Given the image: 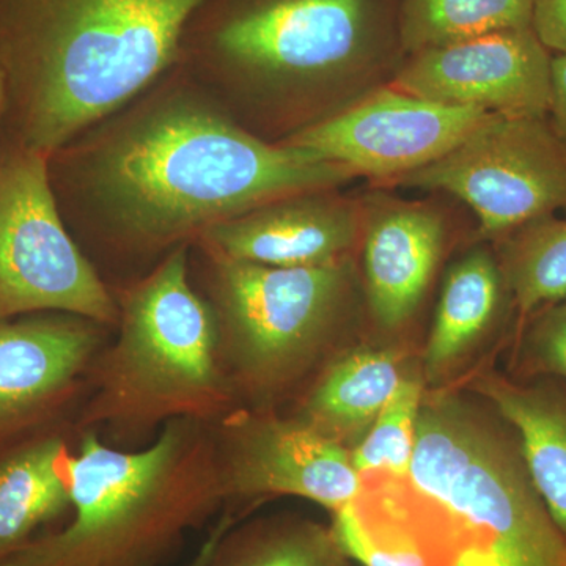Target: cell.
<instances>
[{
    "label": "cell",
    "mask_w": 566,
    "mask_h": 566,
    "mask_svg": "<svg viewBox=\"0 0 566 566\" xmlns=\"http://www.w3.org/2000/svg\"><path fill=\"white\" fill-rule=\"evenodd\" d=\"M48 174L76 243L118 274L111 289L216 223L354 177L248 132L178 65L48 156Z\"/></svg>",
    "instance_id": "6da1fadb"
},
{
    "label": "cell",
    "mask_w": 566,
    "mask_h": 566,
    "mask_svg": "<svg viewBox=\"0 0 566 566\" xmlns=\"http://www.w3.org/2000/svg\"><path fill=\"white\" fill-rule=\"evenodd\" d=\"M203 0H0V140L51 156L177 65Z\"/></svg>",
    "instance_id": "7a4b0ae2"
},
{
    "label": "cell",
    "mask_w": 566,
    "mask_h": 566,
    "mask_svg": "<svg viewBox=\"0 0 566 566\" xmlns=\"http://www.w3.org/2000/svg\"><path fill=\"white\" fill-rule=\"evenodd\" d=\"M112 293L118 319L93 360L77 430L134 450L172 420L212 424L240 406L214 314L191 279L188 244Z\"/></svg>",
    "instance_id": "3957f363"
},
{
    "label": "cell",
    "mask_w": 566,
    "mask_h": 566,
    "mask_svg": "<svg viewBox=\"0 0 566 566\" xmlns=\"http://www.w3.org/2000/svg\"><path fill=\"white\" fill-rule=\"evenodd\" d=\"M223 510L211 424L178 419L125 450L81 431L71 461V515L2 566H163L186 535Z\"/></svg>",
    "instance_id": "277c9868"
},
{
    "label": "cell",
    "mask_w": 566,
    "mask_h": 566,
    "mask_svg": "<svg viewBox=\"0 0 566 566\" xmlns=\"http://www.w3.org/2000/svg\"><path fill=\"white\" fill-rule=\"evenodd\" d=\"M389 21L387 0H203L177 65L237 120L374 57Z\"/></svg>",
    "instance_id": "5b68a950"
},
{
    "label": "cell",
    "mask_w": 566,
    "mask_h": 566,
    "mask_svg": "<svg viewBox=\"0 0 566 566\" xmlns=\"http://www.w3.org/2000/svg\"><path fill=\"white\" fill-rule=\"evenodd\" d=\"M527 475L463 406L441 400L420 408L406 479L455 528V566H564V539Z\"/></svg>",
    "instance_id": "8992f818"
},
{
    "label": "cell",
    "mask_w": 566,
    "mask_h": 566,
    "mask_svg": "<svg viewBox=\"0 0 566 566\" xmlns=\"http://www.w3.org/2000/svg\"><path fill=\"white\" fill-rule=\"evenodd\" d=\"M189 271L218 323L219 348L238 403L268 400L307 374L346 289L342 262L274 268L189 244Z\"/></svg>",
    "instance_id": "52a82bcc"
},
{
    "label": "cell",
    "mask_w": 566,
    "mask_h": 566,
    "mask_svg": "<svg viewBox=\"0 0 566 566\" xmlns=\"http://www.w3.org/2000/svg\"><path fill=\"white\" fill-rule=\"evenodd\" d=\"M40 312L118 319L111 286L59 211L48 156L0 140V319Z\"/></svg>",
    "instance_id": "ba28073f"
},
{
    "label": "cell",
    "mask_w": 566,
    "mask_h": 566,
    "mask_svg": "<svg viewBox=\"0 0 566 566\" xmlns=\"http://www.w3.org/2000/svg\"><path fill=\"white\" fill-rule=\"evenodd\" d=\"M400 182L452 193L474 210L483 233H502L566 208V144L543 118L495 114Z\"/></svg>",
    "instance_id": "9c48e42d"
},
{
    "label": "cell",
    "mask_w": 566,
    "mask_h": 566,
    "mask_svg": "<svg viewBox=\"0 0 566 566\" xmlns=\"http://www.w3.org/2000/svg\"><path fill=\"white\" fill-rule=\"evenodd\" d=\"M223 512L270 495H294L338 512L363 491L337 439L293 417L238 406L211 424Z\"/></svg>",
    "instance_id": "30bf717a"
},
{
    "label": "cell",
    "mask_w": 566,
    "mask_h": 566,
    "mask_svg": "<svg viewBox=\"0 0 566 566\" xmlns=\"http://www.w3.org/2000/svg\"><path fill=\"white\" fill-rule=\"evenodd\" d=\"M114 327L62 312L0 319V444L76 424Z\"/></svg>",
    "instance_id": "8fae6325"
},
{
    "label": "cell",
    "mask_w": 566,
    "mask_h": 566,
    "mask_svg": "<svg viewBox=\"0 0 566 566\" xmlns=\"http://www.w3.org/2000/svg\"><path fill=\"white\" fill-rule=\"evenodd\" d=\"M493 115L395 88L312 123L279 144L315 153L354 175L401 177L438 161Z\"/></svg>",
    "instance_id": "7c38bea8"
},
{
    "label": "cell",
    "mask_w": 566,
    "mask_h": 566,
    "mask_svg": "<svg viewBox=\"0 0 566 566\" xmlns=\"http://www.w3.org/2000/svg\"><path fill=\"white\" fill-rule=\"evenodd\" d=\"M395 88L504 117L545 118L553 103V59L534 29H510L417 52Z\"/></svg>",
    "instance_id": "4fadbf2b"
},
{
    "label": "cell",
    "mask_w": 566,
    "mask_h": 566,
    "mask_svg": "<svg viewBox=\"0 0 566 566\" xmlns=\"http://www.w3.org/2000/svg\"><path fill=\"white\" fill-rule=\"evenodd\" d=\"M356 234L352 205L326 191H312L282 197L216 223L193 243L240 262L315 268L340 262Z\"/></svg>",
    "instance_id": "5bb4252c"
},
{
    "label": "cell",
    "mask_w": 566,
    "mask_h": 566,
    "mask_svg": "<svg viewBox=\"0 0 566 566\" xmlns=\"http://www.w3.org/2000/svg\"><path fill=\"white\" fill-rule=\"evenodd\" d=\"M401 491H360L335 512L333 536L340 553L364 566H455L460 539L449 517L433 502Z\"/></svg>",
    "instance_id": "9a60e30c"
},
{
    "label": "cell",
    "mask_w": 566,
    "mask_h": 566,
    "mask_svg": "<svg viewBox=\"0 0 566 566\" xmlns=\"http://www.w3.org/2000/svg\"><path fill=\"white\" fill-rule=\"evenodd\" d=\"M80 434L76 424H61L0 444V566L69 521Z\"/></svg>",
    "instance_id": "2e32d148"
},
{
    "label": "cell",
    "mask_w": 566,
    "mask_h": 566,
    "mask_svg": "<svg viewBox=\"0 0 566 566\" xmlns=\"http://www.w3.org/2000/svg\"><path fill=\"white\" fill-rule=\"evenodd\" d=\"M442 245L444 223L430 208L392 205L376 212L365 243V273L379 323L400 326L415 314Z\"/></svg>",
    "instance_id": "e0dca14e"
},
{
    "label": "cell",
    "mask_w": 566,
    "mask_h": 566,
    "mask_svg": "<svg viewBox=\"0 0 566 566\" xmlns=\"http://www.w3.org/2000/svg\"><path fill=\"white\" fill-rule=\"evenodd\" d=\"M401 381L392 354H348L324 371L296 417L338 441L370 427Z\"/></svg>",
    "instance_id": "ac0fdd59"
},
{
    "label": "cell",
    "mask_w": 566,
    "mask_h": 566,
    "mask_svg": "<svg viewBox=\"0 0 566 566\" xmlns=\"http://www.w3.org/2000/svg\"><path fill=\"white\" fill-rule=\"evenodd\" d=\"M485 392L516 428L528 479L566 536V412L538 395L491 382Z\"/></svg>",
    "instance_id": "d6986e66"
},
{
    "label": "cell",
    "mask_w": 566,
    "mask_h": 566,
    "mask_svg": "<svg viewBox=\"0 0 566 566\" xmlns=\"http://www.w3.org/2000/svg\"><path fill=\"white\" fill-rule=\"evenodd\" d=\"M501 294L497 268L485 252L465 256L450 271L427 348V368L439 374L491 323Z\"/></svg>",
    "instance_id": "ffe728a7"
},
{
    "label": "cell",
    "mask_w": 566,
    "mask_h": 566,
    "mask_svg": "<svg viewBox=\"0 0 566 566\" xmlns=\"http://www.w3.org/2000/svg\"><path fill=\"white\" fill-rule=\"evenodd\" d=\"M534 0H401L398 35L405 50L449 46L510 29L532 28Z\"/></svg>",
    "instance_id": "44dd1931"
},
{
    "label": "cell",
    "mask_w": 566,
    "mask_h": 566,
    "mask_svg": "<svg viewBox=\"0 0 566 566\" xmlns=\"http://www.w3.org/2000/svg\"><path fill=\"white\" fill-rule=\"evenodd\" d=\"M333 535L304 521H274L222 536L208 566H335Z\"/></svg>",
    "instance_id": "7402d4cb"
},
{
    "label": "cell",
    "mask_w": 566,
    "mask_h": 566,
    "mask_svg": "<svg viewBox=\"0 0 566 566\" xmlns=\"http://www.w3.org/2000/svg\"><path fill=\"white\" fill-rule=\"evenodd\" d=\"M532 223L510 259V283L524 312L566 297V219Z\"/></svg>",
    "instance_id": "603a6c76"
},
{
    "label": "cell",
    "mask_w": 566,
    "mask_h": 566,
    "mask_svg": "<svg viewBox=\"0 0 566 566\" xmlns=\"http://www.w3.org/2000/svg\"><path fill=\"white\" fill-rule=\"evenodd\" d=\"M420 408L422 386L417 379H403L370 424L364 441L354 450L353 464L360 475L375 471L408 475L415 455Z\"/></svg>",
    "instance_id": "cb8c5ba5"
},
{
    "label": "cell",
    "mask_w": 566,
    "mask_h": 566,
    "mask_svg": "<svg viewBox=\"0 0 566 566\" xmlns=\"http://www.w3.org/2000/svg\"><path fill=\"white\" fill-rule=\"evenodd\" d=\"M532 29L546 50L566 54V0H534Z\"/></svg>",
    "instance_id": "d4e9b609"
},
{
    "label": "cell",
    "mask_w": 566,
    "mask_h": 566,
    "mask_svg": "<svg viewBox=\"0 0 566 566\" xmlns=\"http://www.w3.org/2000/svg\"><path fill=\"white\" fill-rule=\"evenodd\" d=\"M539 352L551 370L566 376V305L546 323L539 338Z\"/></svg>",
    "instance_id": "484cf974"
},
{
    "label": "cell",
    "mask_w": 566,
    "mask_h": 566,
    "mask_svg": "<svg viewBox=\"0 0 566 566\" xmlns=\"http://www.w3.org/2000/svg\"><path fill=\"white\" fill-rule=\"evenodd\" d=\"M551 112L557 136L566 144V54L553 59V103Z\"/></svg>",
    "instance_id": "4316f807"
},
{
    "label": "cell",
    "mask_w": 566,
    "mask_h": 566,
    "mask_svg": "<svg viewBox=\"0 0 566 566\" xmlns=\"http://www.w3.org/2000/svg\"><path fill=\"white\" fill-rule=\"evenodd\" d=\"M234 524H237V517L230 515V513L222 512V515L212 524L210 534L203 539L202 546L199 547L196 556H193L186 566H208L222 536L226 535L227 531L232 528Z\"/></svg>",
    "instance_id": "83f0119b"
},
{
    "label": "cell",
    "mask_w": 566,
    "mask_h": 566,
    "mask_svg": "<svg viewBox=\"0 0 566 566\" xmlns=\"http://www.w3.org/2000/svg\"><path fill=\"white\" fill-rule=\"evenodd\" d=\"M3 107H6V88H3V80L0 76V120H2Z\"/></svg>",
    "instance_id": "f1b7e54d"
},
{
    "label": "cell",
    "mask_w": 566,
    "mask_h": 566,
    "mask_svg": "<svg viewBox=\"0 0 566 566\" xmlns=\"http://www.w3.org/2000/svg\"><path fill=\"white\" fill-rule=\"evenodd\" d=\"M564 566H566V556H565V560H564Z\"/></svg>",
    "instance_id": "f546056e"
}]
</instances>
